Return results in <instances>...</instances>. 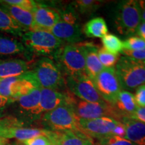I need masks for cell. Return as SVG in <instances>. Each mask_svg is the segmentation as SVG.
I'll use <instances>...</instances> for the list:
<instances>
[{"mask_svg": "<svg viewBox=\"0 0 145 145\" xmlns=\"http://www.w3.org/2000/svg\"><path fill=\"white\" fill-rule=\"evenodd\" d=\"M23 123L17 118L11 116L3 117L0 118V137H1L3 132L12 127L22 126Z\"/></svg>", "mask_w": 145, "mask_h": 145, "instance_id": "obj_31", "label": "cell"}, {"mask_svg": "<svg viewBox=\"0 0 145 145\" xmlns=\"http://www.w3.org/2000/svg\"><path fill=\"white\" fill-rule=\"evenodd\" d=\"M69 91L82 100L94 103L106 102L101 98L92 79L88 75L65 78Z\"/></svg>", "mask_w": 145, "mask_h": 145, "instance_id": "obj_10", "label": "cell"}, {"mask_svg": "<svg viewBox=\"0 0 145 145\" xmlns=\"http://www.w3.org/2000/svg\"><path fill=\"white\" fill-rule=\"evenodd\" d=\"M53 57L64 77H78L88 75L84 51L79 42L63 45Z\"/></svg>", "mask_w": 145, "mask_h": 145, "instance_id": "obj_1", "label": "cell"}, {"mask_svg": "<svg viewBox=\"0 0 145 145\" xmlns=\"http://www.w3.org/2000/svg\"><path fill=\"white\" fill-rule=\"evenodd\" d=\"M67 105L78 118L91 120L110 117L119 121V118L111 105L108 103L89 102L79 99L68 91Z\"/></svg>", "mask_w": 145, "mask_h": 145, "instance_id": "obj_7", "label": "cell"}, {"mask_svg": "<svg viewBox=\"0 0 145 145\" xmlns=\"http://www.w3.org/2000/svg\"><path fill=\"white\" fill-rule=\"evenodd\" d=\"M91 79L101 98L108 104H113L122 91L114 68L104 69Z\"/></svg>", "mask_w": 145, "mask_h": 145, "instance_id": "obj_9", "label": "cell"}, {"mask_svg": "<svg viewBox=\"0 0 145 145\" xmlns=\"http://www.w3.org/2000/svg\"><path fill=\"white\" fill-rule=\"evenodd\" d=\"M134 96L138 107H145V84L137 88Z\"/></svg>", "mask_w": 145, "mask_h": 145, "instance_id": "obj_34", "label": "cell"}, {"mask_svg": "<svg viewBox=\"0 0 145 145\" xmlns=\"http://www.w3.org/2000/svg\"><path fill=\"white\" fill-rule=\"evenodd\" d=\"M111 106L116 112L119 121L122 117H130L138 108L133 94L125 90L120 92L115 102Z\"/></svg>", "mask_w": 145, "mask_h": 145, "instance_id": "obj_17", "label": "cell"}, {"mask_svg": "<svg viewBox=\"0 0 145 145\" xmlns=\"http://www.w3.org/2000/svg\"><path fill=\"white\" fill-rule=\"evenodd\" d=\"M139 8H140L141 20L143 22H145V0H140L138 1Z\"/></svg>", "mask_w": 145, "mask_h": 145, "instance_id": "obj_39", "label": "cell"}, {"mask_svg": "<svg viewBox=\"0 0 145 145\" xmlns=\"http://www.w3.org/2000/svg\"><path fill=\"white\" fill-rule=\"evenodd\" d=\"M121 54H122L123 56H125L126 57L131 58V59L137 60V61L145 62V48L137 50H123L121 52Z\"/></svg>", "mask_w": 145, "mask_h": 145, "instance_id": "obj_33", "label": "cell"}, {"mask_svg": "<svg viewBox=\"0 0 145 145\" xmlns=\"http://www.w3.org/2000/svg\"><path fill=\"white\" fill-rule=\"evenodd\" d=\"M97 145H137L124 138L117 136H109L99 139Z\"/></svg>", "mask_w": 145, "mask_h": 145, "instance_id": "obj_29", "label": "cell"}, {"mask_svg": "<svg viewBox=\"0 0 145 145\" xmlns=\"http://www.w3.org/2000/svg\"><path fill=\"white\" fill-rule=\"evenodd\" d=\"M12 103L13 102L10 99L0 95V111L5 109L9 104H12Z\"/></svg>", "mask_w": 145, "mask_h": 145, "instance_id": "obj_37", "label": "cell"}, {"mask_svg": "<svg viewBox=\"0 0 145 145\" xmlns=\"http://www.w3.org/2000/svg\"><path fill=\"white\" fill-rule=\"evenodd\" d=\"M27 52L22 42L14 38L0 36V57L23 54Z\"/></svg>", "mask_w": 145, "mask_h": 145, "instance_id": "obj_22", "label": "cell"}, {"mask_svg": "<svg viewBox=\"0 0 145 145\" xmlns=\"http://www.w3.org/2000/svg\"><path fill=\"white\" fill-rule=\"evenodd\" d=\"M122 88L133 90L145 84V62L122 56L115 66Z\"/></svg>", "mask_w": 145, "mask_h": 145, "instance_id": "obj_5", "label": "cell"}, {"mask_svg": "<svg viewBox=\"0 0 145 145\" xmlns=\"http://www.w3.org/2000/svg\"><path fill=\"white\" fill-rule=\"evenodd\" d=\"M52 132V131L47 129L17 126L7 129L3 132L1 137L7 139L16 138L21 142H23L28 139L32 138L39 137V136H45L50 138Z\"/></svg>", "mask_w": 145, "mask_h": 145, "instance_id": "obj_18", "label": "cell"}, {"mask_svg": "<svg viewBox=\"0 0 145 145\" xmlns=\"http://www.w3.org/2000/svg\"><path fill=\"white\" fill-rule=\"evenodd\" d=\"M32 14L34 18V27L32 30H45L49 32L60 20V14L58 11L39 3Z\"/></svg>", "mask_w": 145, "mask_h": 145, "instance_id": "obj_13", "label": "cell"}, {"mask_svg": "<svg viewBox=\"0 0 145 145\" xmlns=\"http://www.w3.org/2000/svg\"><path fill=\"white\" fill-rule=\"evenodd\" d=\"M145 48V41L138 36H130L123 42V50H137Z\"/></svg>", "mask_w": 145, "mask_h": 145, "instance_id": "obj_28", "label": "cell"}, {"mask_svg": "<svg viewBox=\"0 0 145 145\" xmlns=\"http://www.w3.org/2000/svg\"><path fill=\"white\" fill-rule=\"evenodd\" d=\"M79 44L84 51L87 74L92 79L104 69L98 57V47L92 42H79Z\"/></svg>", "mask_w": 145, "mask_h": 145, "instance_id": "obj_15", "label": "cell"}, {"mask_svg": "<svg viewBox=\"0 0 145 145\" xmlns=\"http://www.w3.org/2000/svg\"><path fill=\"white\" fill-rule=\"evenodd\" d=\"M125 134H126V130H125L124 125L120 122H119L118 124H117V126H116V128H114L113 131V135L124 138Z\"/></svg>", "mask_w": 145, "mask_h": 145, "instance_id": "obj_36", "label": "cell"}, {"mask_svg": "<svg viewBox=\"0 0 145 145\" xmlns=\"http://www.w3.org/2000/svg\"><path fill=\"white\" fill-rule=\"evenodd\" d=\"M0 5L14 20L26 31L32 30L34 27V18L32 12L19 7L5 4L1 1Z\"/></svg>", "mask_w": 145, "mask_h": 145, "instance_id": "obj_20", "label": "cell"}, {"mask_svg": "<svg viewBox=\"0 0 145 145\" xmlns=\"http://www.w3.org/2000/svg\"><path fill=\"white\" fill-rule=\"evenodd\" d=\"M101 42L104 46L103 48L112 54L119 55L124 49L123 42L114 34H108L105 35L101 38Z\"/></svg>", "mask_w": 145, "mask_h": 145, "instance_id": "obj_25", "label": "cell"}, {"mask_svg": "<svg viewBox=\"0 0 145 145\" xmlns=\"http://www.w3.org/2000/svg\"><path fill=\"white\" fill-rule=\"evenodd\" d=\"M68 91L61 92L50 89H40V99L39 106L31 114L32 120L39 119L47 112L63 105H67Z\"/></svg>", "mask_w": 145, "mask_h": 145, "instance_id": "obj_12", "label": "cell"}, {"mask_svg": "<svg viewBox=\"0 0 145 145\" xmlns=\"http://www.w3.org/2000/svg\"><path fill=\"white\" fill-rule=\"evenodd\" d=\"M137 33L140 39H142L145 41V22H142L140 23L137 30Z\"/></svg>", "mask_w": 145, "mask_h": 145, "instance_id": "obj_38", "label": "cell"}, {"mask_svg": "<svg viewBox=\"0 0 145 145\" xmlns=\"http://www.w3.org/2000/svg\"><path fill=\"white\" fill-rule=\"evenodd\" d=\"M0 31L11 34L12 35L20 36L27 32L20 26L4 9L0 6Z\"/></svg>", "mask_w": 145, "mask_h": 145, "instance_id": "obj_24", "label": "cell"}, {"mask_svg": "<svg viewBox=\"0 0 145 145\" xmlns=\"http://www.w3.org/2000/svg\"><path fill=\"white\" fill-rule=\"evenodd\" d=\"M29 71L26 61L19 59L0 60V80L19 77Z\"/></svg>", "mask_w": 145, "mask_h": 145, "instance_id": "obj_19", "label": "cell"}, {"mask_svg": "<svg viewBox=\"0 0 145 145\" xmlns=\"http://www.w3.org/2000/svg\"><path fill=\"white\" fill-rule=\"evenodd\" d=\"M60 20L50 32L65 44H77L82 40L79 14L71 4L59 12Z\"/></svg>", "mask_w": 145, "mask_h": 145, "instance_id": "obj_2", "label": "cell"}, {"mask_svg": "<svg viewBox=\"0 0 145 145\" xmlns=\"http://www.w3.org/2000/svg\"><path fill=\"white\" fill-rule=\"evenodd\" d=\"M50 139L53 145H95L93 138L81 130L52 132Z\"/></svg>", "mask_w": 145, "mask_h": 145, "instance_id": "obj_14", "label": "cell"}, {"mask_svg": "<svg viewBox=\"0 0 145 145\" xmlns=\"http://www.w3.org/2000/svg\"><path fill=\"white\" fill-rule=\"evenodd\" d=\"M8 142V139L5 138L3 137H0V145H7Z\"/></svg>", "mask_w": 145, "mask_h": 145, "instance_id": "obj_40", "label": "cell"}, {"mask_svg": "<svg viewBox=\"0 0 145 145\" xmlns=\"http://www.w3.org/2000/svg\"><path fill=\"white\" fill-rule=\"evenodd\" d=\"M119 122L126 130L124 138L137 145H145V124L128 117H122Z\"/></svg>", "mask_w": 145, "mask_h": 145, "instance_id": "obj_16", "label": "cell"}, {"mask_svg": "<svg viewBox=\"0 0 145 145\" xmlns=\"http://www.w3.org/2000/svg\"><path fill=\"white\" fill-rule=\"evenodd\" d=\"M83 32L89 38H103L108 34V28L106 21L101 17L88 21L83 28Z\"/></svg>", "mask_w": 145, "mask_h": 145, "instance_id": "obj_23", "label": "cell"}, {"mask_svg": "<svg viewBox=\"0 0 145 145\" xmlns=\"http://www.w3.org/2000/svg\"><path fill=\"white\" fill-rule=\"evenodd\" d=\"M41 119L42 124L50 131L62 132L81 130L77 117L68 105H63L47 112Z\"/></svg>", "mask_w": 145, "mask_h": 145, "instance_id": "obj_8", "label": "cell"}, {"mask_svg": "<svg viewBox=\"0 0 145 145\" xmlns=\"http://www.w3.org/2000/svg\"><path fill=\"white\" fill-rule=\"evenodd\" d=\"M31 79L40 89L58 90L65 83V77L55 62L48 57H42L33 70L29 71Z\"/></svg>", "mask_w": 145, "mask_h": 145, "instance_id": "obj_4", "label": "cell"}, {"mask_svg": "<svg viewBox=\"0 0 145 145\" xmlns=\"http://www.w3.org/2000/svg\"><path fill=\"white\" fill-rule=\"evenodd\" d=\"M102 1L94 0H77L71 3L77 13L82 14H91L98 9Z\"/></svg>", "mask_w": 145, "mask_h": 145, "instance_id": "obj_26", "label": "cell"}, {"mask_svg": "<svg viewBox=\"0 0 145 145\" xmlns=\"http://www.w3.org/2000/svg\"><path fill=\"white\" fill-rule=\"evenodd\" d=\"M22 142L24 145H53L49 138L45 136H39Z\"/></svg>", "mask_w": 145, "mask_h": 145, "instance_id": "obj_32", "label": "cell"}, {"mask_svg": "<svg viewBox=\"0 0 145 145\" xmlns=\"http://www.w3.org/2000/svg\"><path fill=\"white\" fill-rule=\"evenodd\" d=\"M40 99V89L35 88L29 93L20 97L14 102L16 103L20 113L30 118L32 113L39 106Z\"/></svg>", "mask_w": 145, "mask_h": 145, "instance_id": "obj_21", "label": "cell"}, {"mask_svg": "<svg viewBox=\"0 0 145 145\" xmlns=\"http://www.w3.org/2000/svg\"><path fill=\"white\" fill-rule=\"evenodd\" d=\"M114 22L118 32L121 34L128 36L136 33L142 22L138 1H120L115 10Z\"/></svg>", "mask_w": 145, "mask_h": 145, "instance_id": "obj_6", "label": "cell"}, {"mask_svg": "<svg viewBox=\"0 0 145 145\" xmlns=\"http://www.w3.org/2000/svg\"><path fill=\"white\" fill-rule=\"evenodd\" d=\"M79 128L82 132L91 138H102L113 135V131L119 121L110 117L86 120L77 118Z\"/></svg>", "mask_w": 145, "mask_h": 145, "instance_id": "obj_11", "label": "cell"}, {"mask_svg": "<svg viewBox=\"0 0 145 145\" xmlns=\"http://www.w3.org/2000/svg\"><path fill=\"white\" fill-rule=\"evenodd\" d=\"M0 1L5 3V4L19 7L24 10H28L32 13L36 8L38 3L32 0H3V1Z\"/></svg>", "mask_w": 145, "mask_h": 145, "instance_id": "obj_30", "label": "cell"}, {"mask_svg": "<svg viewBox=\"0 0 145 145\" xmlns=\"http://www.w3.org/2000/svg\"><path fill=\"white\" fill-rule=\"evenodd\" d=\"M22 40L27 51L43 57H54L58 50L65 44L50 32L45 30H29L23 34Z\"/></svg>", "mask_w": 145, "mask_h": 145, "instance_id": "obj_3", "label": "cell"}, {"mask_svg": "<svg viewBox=\"0 0 145 145\" xmlns=\"http://www.w3.org/2000/svg\"><path fill=\"white\" fill-rule=\"evenodd\" d=\"M128 118L137 120L145 124V107H138L135 112Z\"/></svg>", "mask_w": 145, "mask_h": 145, "instance_id": "obj_35", "label": "cell"}, {"mask_svg": "<svg viewBox=\"0 0 145 145\" xmlns=\"http://www.w3.org/2000/svg\"><path fill=\"white\" fill-rule=\"evenodd\" d=\"M98 57L104 69H111L116 65L119 60V55L110 53L104 48H98Z\"/></svg>", "mask_w": 145, "mask_h": 145, "instance_id": "obj_27", "label": "cell"}]
</instances>
